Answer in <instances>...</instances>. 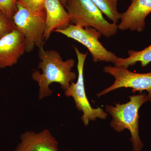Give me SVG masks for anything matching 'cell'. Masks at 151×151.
<instances>
[{
  "instance_id": "5bb4252c",
  "label": "cell",
  "mask_w": 151,
  "mask_h": 151,
  "mask_svg": "<svg viewBox=\"0 0 151 151\" xmlns=\"http://www.w3.org/2000/svg\"><path fill=\"white\" fill-rule=\"evenodd\" d=\"M17 29L13 20L0 11V39Z\"/></svg>"
},
{
  "instance_id": "8fae6325",
  "label": "cell",
  "mask_w": 151,
  "mask_h": 151,
  "mask_svg": "<svg viewBox=\"0 0 151 151\" xmlns=\"http://www.w3.org/2000/svg\"><path fill=\"white\" fill-rule=\"evenodd\" d=\"M46 23L45 40H48L55 30L64 29L70 24V16L60 0H45Z\"/></svg>"
},
{
  "instance_id": "e0dca14e",
  "label": "cell",
  "mask_w": 151,
  "mask_h": 151,
  "mask_svg": "<svg viewBox=\"0 0 151 151\" xmlns=\"http://www.w3.org/2000/svg\"><path fill=\"white\" fill-rule=\"evenodd\" d=\"M60 2L62 3L65 9L66 6V0H60Z\"/></svg>"
},
{
  "instance_id": "ac0fdd59",
  "label": "cell",
  "mask_w": 151,
  "mask_h": 151,
  "mask_svg": "<svg viewBox=\"0 0 151 151\" xmlns=\"http://www.w3.org/2000/svg\"><path fill=\"white\" fill-rule=\"evenodd\" d=\"M134 1V0H132V1Z\"/></svg>"
},
{
  "instance_id": "4fadbf2b",
  "label": "cell",
  "mask_w": 151,
  "mask_h": 151,
  "mask_svg": "<svg viewBox=\"0 0 151 151\" xmlns=\"http://www.w3.org/2000/svg\"><path fill=\"white\" fill-rule=\"evenodd\" d=\"M103 14L112 22L117 24L121 19V14L118 11L119 0H91Z\"/></svg>"
},
{
  "instance_id": "2e32d148",
  "label": "cell",
  "mask_w": 151,
  "mask_h": 151,
  "mask_svg": "<svg viewBox=\"0 0 151 151\" xmlns=\"http://www.w3.org/2000/svg\"><path fill=\"white\" fill-rule=\"evenodd\" d=\"M17 0H0V11L13 19L17 9Z\"/></svg>"
},
{
  "instance_id": "30bf717a",
  "label": "cell",
  "mask_w": 151,
  "mask_h": 151,
  "mask_svg": "<svg viewBox=\"0 0 151 151\" xmlns=\"http://www.w3.org/2000/svg\"><path fill=\"white\" fill-rule=\"evenodd\" d=\"M14 151H58V143L51 132L45 129L38 133L27 131Z\"/></svg>"
},
{
  "instance_id": "ba28073f",
  "label": "cell",
  "mask_w": 151,
  "mask_h": 151,
  "mask_svg": "<svg viewBox=\"0 0 151 151\" xmlns=\"http://www.w3.org/2000/svg\"><path fill=\"white\" fill-rule=\"evenodd\" d=\"M151 13V0H134L126 12L121 14L119 29L141 32L145 27V19Z\"/></svg>"
},
{
  "instance_id": "5b68a950",
  "label": "cell",
  "mask_w": 151,
  "mask_h": 151,
  "mask_svg": "<svg viewBox=\"0 0 151 151\" xmlns=\"http://www.w3.org/2000/svg\"><path fill=\"white\" fill-rule=\"evenodd\" d=\"M77 56L78 79L76 83L72 82L69 88L65 90L64 94L67 97H73L76 108L78 111L83 113L81 119L84 126L89 124V121H94L97 118L105 119L108 113L103 111L102 108H92L86 97L84 86V63L88 53H82L78 47L73 46Z\"/></svg>"
},
{
  "instance_id": "7a4b0ae2",
  "label": "cell",
  "mask_w": 151,
  "mask_h": 151,
  "mask_svg": "<svg viewBox=\"0 0 151 151\" xmlns=\"http://www.w3.org/2000/svg\"><path fill=\"white\" fill-rule=\"evenodd\" d=\"M130 101L124 104H116V106H106V111L112 116L111 127L118 132L128 129L131 133L130 141L134 151H142L144 145L139 135V111L141 106L151 101L146 93L130 96Z\"/></svg>"
},
{
  "instance_id": "9a60e30c",
  "label": "cell",
  "mask_w": 151,
  "mask_h": 151,
  "mask_svg": "<svg viewBox=\"0 0 151 151\" xmlns=\"http://www.w3.org/2000/svg\"><path fill=\"white\" fill-rule=\"evenodd\" d=\"M45 0H17V4L21 5L35 14L45 11Z\"/></svg>"
},
{
  "instance_id": "3957f363",
  "label": "cell",
  "mask_w": 151,
  "mask_h": 151,
  "mask_svg": "<svg viewBox=\"0 0 151 151\" xmlns=\"http://www.w3.org/2000/svg\"><path fill=\"white\" fill-rule=\"evenodd\" d=\"M66 2L65 9L70 16V24L93 28L108 38L117 34L118 24L105 19L91 0H66Z\"/></svg>"
},
{
  "instance_id": "d6986e66",
  "label": "cell",
  "mask_w": 151,
  "mask_h": 151,
  "mask_svg": "<svg viewBox=\"0 0 151 151\" xmlns=\"http://www.w3.org/2000/svg\"></svg>"
},
{
  "instance_id": "277c9868",
  "label": "cell",
  "mask_w": 151,
  "mask_h": 151,
  "mask_svg": "<svg viewBox=\"0 0 151 151\" xmlns=\"http://www.w3.org/2000/svg\"><path fill=\"white\" fill-rule=\"evenodd\" d=\"M17 7L13 20L17 29L25 39L26 52H30L35 47L39 48L44 44L46 12L35 14L19 4Z\"/></svg>"
},
{
  "instance_id": "8992f818",
  "label": "cell",
  "mask_w": 151,
  "mask_h": 151,
  "mask_svg": "<svg viewBox=\"0 0 151 151\" xmlns=\"http://www.w3.org/2000/svg\"><path fill=\"white\" fill-rule=\"evenodd\" d=\"M53 32L63 35L86 47L92 55L93 62L103 61L114 64L118 59L115 53L106 49L99 41L102 35L93 28L69 24L65 29L55 30Z\"/></svg>"
},
{
  "instance_id": "9c48e42d",
  "label": "cell",
  "mask_w": 151,
  "mask_h": 151,
  "mask_svg": "<svg viewBox=\"0 0 151 151\" xmlns=\"http://www.w3.org/2000/svg\"><path fill=\"white\" fill-rule=\"evenodd\" d=\"M26 52L24 37L17 29L0 39V68L17 64Z\"/></svg>"
},
{
  "instance_id": "6da1fadb",
  "label": "cell",
  "mask_w": 151,
  "mask_h": 151,
  "mask_svg": "<svg viewBox=\"0 0 151 151\" xmlns=\"http://www.w3.org/2000/svg\"><path fill=\"white\" fill-rule=\"evenodd\" d=\"M40 61L38 68L42 73L35 70L32 78L38 85L40 100L50 96L53 90L49 88L52 83H58L63 89L67 90L76 78V73L72 71L75 61L72 58L63 60L59 52L54 50H45L42 46L39 48Z\"/></svg>"
},
{
  "instance_id": "52a82bcc",
  "label": "cell",
  "mask_w": 151,
  "mask_h": 151,
  "mask_svg": "<svg viewBox=\"0 0 151 151\" xmlns=\"http://www.w3.org/2000/svg\"><path fill=\"white\" fill-rule=\"evenodd\" d=\"M103 71L115 78L112 85L97 94V97L105 95L109 92L121 88H132V92L139 91L142 94L144 90L148 92L151 99V72L137 73L132 72L128 68L122 65L112 66L108 65L103 68Z\"/></svg>"
},
{
  "instance_id": "7c38bea8",
  "label": "cell",
  "mask_w": 151,
  "mask_h": 151,
  "mask_svg": "<svg viewBox=\"0 0 151 151\" xmlns=\"http://www.w3.org/2000/svg\"><path fill=\"white\" fill-rule=\"evenodd\" d=\"M128 55L129 57L127 58L118 57L114 64L115 66L122 65L129 68V66L134 65L139 62L142 67H145L151 62V44L141 51L130 50L128 51Z\"/></svg>"
}]
</instances>
